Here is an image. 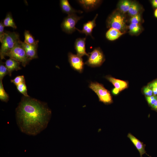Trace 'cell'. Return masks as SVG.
<instances>
[{
    "instance_id": "obj_1",
    "label": "cell",
    "mask_w": 157,
    "mask_h": 157,
    "mask_svg": "<svg viewBox=\"0 0 157 157\" xmlns=\"http://www.w3.org/2000/svg\"><path fill=\"white\" fill-rule=\"evenodd\" d=\"M51 111L47 103L23 96L15 109L16 123L22 132L35 136L47 127Z\"/></svg>"
},
{
    "instance_id": "obj_2",
    "label": "cell",
    "mask_w": 157,
    "mask_h": 157,
    "mask_svg": "<svg viewBox=\"0 0 157 157\" xmlns=\"http://www.w3.org/2000/svg\"><path fill=\"white\" fill-rule=\"evenodd\" d=\"M19 34L15 32H5L4 38L1 42L0 56L1 60L5 59L6 54L10 51L19 40Z\"/></svg>"
},
{
    "instance_id": "obj_3",
    "label": "cell",
    "mask_w": 157,
    "mask_h": 157,
    "mask_svg": "<svg viewBox=\"0 0 157 157\" xmlns=\"http://www.w3.org/2000/svg\"><path fill=\"white\" fill-rule=\"evenodd\" d=\"M89 87L96 94L100 101L105 104H110L112 103V97L110 92L101 84L91 82Z\"/></svg>"
},
{
    "instance_id": "obj_4",
    "label": "cell",
    "mask_w": 157,
    "mask_h": 157,
    "mask_svg": "<svg viewBox=\"0 0 157 157\" xmlns=\"http://www.w3.org/2000/svg\"><path fill=\"white\" fill-rule=\"evenodd\" d=\"M106 24L108 28H115L122 32L125 31L126 28L125 17L117 11L113 12L108 17L106 21Z\"/></svg>"
},
{
    "instance_id": "obj_5",
    "label": "cell",
    "mask_w": 157,
    "mask_h": 157,
    "mask_svg": "<svg viewBox=\"0 0 157 157\" xmlns=\"http://www.w3.org/2000/svg\"><path fill=\"white\" fill-rule=\"evenodd\" d=\"M20 40L16 44L14 47L6 55L21 63L24 67L31 60L26 55L25 50L20 44Z\"/></svg>"
},
{
    "instance_id": "obj_6",
    "label": "cell",
    "mask_w": 157,
    "mask_h": 157,
    "mask_svg": "<svg viewBox=\"0 0 157 157\" xmlns=\"http://www.w3.org/2000/svg\"><path fill=\"white\" fill-rule=\"evenodd\" d=\"M89 56L85 64L92 67H99L104 62L105 58L103 53L99 47L94 49L88 53Z\"/></svg>"
},
{
    "instance_id": "obj_7",
    "label": "cell",
    "mask_w": 157,
    "mask_h": 157,
    "mask_svg": "<svg viewBox=\"0 0 157 157\" xmlns=\"http://www.w3.org/2000/svg\"><path fill=\"white\" fill-rule=\"evenodd\" d=\"M82 18V17L78 16L76 14L68 15L61 24L62 31L68 34L72 33L76 30L75 25Z\"/></svg>"
},
{
    "instance_id": "obj_8",
    "label": "cell",
    "mask_w": 157,
    "mask_h": 157,
    "mask_svg": "<svg viewBox=\"0 0 157 157\" xmlns=\"http://www.w3.org/2000/svg\"><path fill=\"white\" fill-rule=\"evenodd\" d=\"M69 62L72 67L80 73H82L83 70L84 63L82 57L69 52L68 53Z\"/></svg>"
},
{
    "instance_id": "obj_9",
    "label": "cell",
    "mask_w": 157,
    "mask_h": 157,
    "mask_svg": "<svg viewBox=\"0 0 157 157\" xmlns=\"http://www.w3.org/2000/svg\"><path fill=\"white\" fill-rule=\"evenodd\" d=\"M20 44L24 49L28 58L31 60L38 58L37 54L38 42L35 44L30 45L20 41Z\"/></svg>"
},
{
    "instance_id": "obj_10",
    "label": "cell",
    "mask_w": 157,
    "mask_h": 157,
    "mask_svg": "<svg viewBox=\"0 0 157 157\" xmlns=\"http://www.w3.org/2000/svg\"><path fill=\"white\" fill-rule=\"evenodd\" d=\"M86 38H78L75 42L74 46L77 54L82 57L86 56L88 57L89 55L86 51L85 41Z\"/></svg>"
},
{
    "instance_id": "obj_11",
    "label": "cell",
    "mask_w": 157,
    "mask_h": 157,
    "mask_svg": "<svg viewBox=\"0 0 157 157\" xmlns=\"http://www.w3.org/2000/svg\"><path fill=\"white\" fill-rule=\"evenodd\" d=\"M85 11L89 12L97 8L100 4L99 0H79L77 1Z\"/></svg>"
},
{
    "instance_id": "obj_12",
    "label": "cell",
    "mask_w": 157,
    "mask_h": 157,
    "mask_svg": "<svg viewBox=\"0 0 157 157\" xmlns=\"http://www.w3.org/2000/svg\"><path fill=\"white\" fill-rule=\"evenodd\" d=\"M98 15V14H97L92 20L89 21L84 23L82 30H80L77 28L76 30L80 33L85 34L86 36L89 35L93 38L92 35V32L93 29L96 26V19Z\"/></svg>"
},
{
    "instance_id": "obj_13",
    "label": "cell",
    "mask_w": 157,
    "mask_h": 157,
    "mask_svg": "<svg viewBox=\"0 0 157 157\" xmlns=\"http://www.w3.org/2000/svg\"><path fill=\"white\" fill-rule=\"evenodd\" d=\"M60 6L62 11L68 15L76 14V13H83L82 11L76 10L72 7L67 0H60Z\"/></svg>"
},
{
    "instance_id": "obj_14",
    "label": "cell",
    "mask_w": 157,
    "mask_h": 157,
    "mask_svg": "<svg viewBox=\"0 0 157 157\" xmlns=\"http://www.w3.org/2000/svg\"><path fill=\"white\" fill-rule=\"evenodd\" d=\"M20 62L11 58L6 60L5 64L9 73L11 76L12 72L14 70L17 71L21 69L20 66Z\"/></svg>"
},
{
    "instance_id": "obj_15",
    "label": "cell",
    "mask_w": 157,
    "mask_h": 157,
    "mask_svg": "<svg viewBox=\"0 0 157 157\" xmlns=\"http://www.w3.org/2000/svg\"><path fill=\"white\" fill-rule=\"evenodd\" d=\"M127 137L139 151L140 154V157H142V155L146 153V151L145 149V145L143 142L130 133L128 134Z\"/></svg>"
},
{
    "instance_id": "obj_16",
    "label": "cell",
    "mask_w": 157,
    "mask_h": 157,
    "mask_svg": "<svg viewBox=\"0 0 157 157\" xmlns=\"http://www.w3.org/2000/svg\"><path fill=\"white\" fill-rule=\"evenodd\" d=\"M106 78L113 84L115 88L119 92L127 87V83L125 81L117 79L111 76H106Z\"/></svg>"
},
{
    "instance_id": "obj_17",
    "label": "cell",
    "mask_w": 157,
    "mask_h": 157,
    "mask_svg": "<svg viewBox=\"0 0 157 157\" xmlns=\"http://www.w3.org/2000/svg\"><path fill=\"white\" fill-rule=\"evenodd\" d=\"M124 33L118 29L111 28L106 32V37L108 40L113 41L118 38Z\"/></svg>"
},
{
    "instance_id": "obj_18",
    "label": "cell",
    "mask_w": 157,
    "mask_h": 157,
    "mask_svg": "<svg viewBox=\"0 0 157 157\" xmlns=\"http://www.w3.org/2000/svg\"><path fill=\"white\" fill-rule=\"evenodd\" d=\"M132 2L127 0H121L119 1L118 8L119 10L123 13L128 12Z\"/></svg>"
},
{
    "instance_id": "obj_19",
    "label": "cell",
    "mask_w": 157,
    "mask_h": 157,
    "mask_svg": "<svg viewBox=\"0 0 157 157\" xmlns=\"http://www.w3.org/2000/svg\"><path fill=\"white\" fill-rule=\"evenodd\" d=\"M3 23L5 26L10 27L15 29L17 28V26L10 13H8L6 14Z\"/></svg>"
},
{
    "instance_id": "obj_20",
    "label": "cell",
    "mask_w": 157,
    "mask_h": 157,
    "mask_svg": "<svg viewBox=\"0 0 157 157\" xmlns=\"http://www.w3.org/2000/svg\"><path fill=\"white\" fill-rule=\"evenodd\" d=\"M24 42L29 44L32 45L39 42L38 40H36L32 34L28 30H25L24 32Z\"/></svg>"
},
{
    "instance_id": "obj_21",
    "label": "cell",
    "mask_w": 157,
    "mask_h": 157,
    "mask_svg": "<svg viewBox=\"0 0 157 157\" xmlns=\"http://www.w3.org/2000/svg\"><path fill=\"white\" fill-rule=\"evenodd\" d=\"M0 99L2 101L7 102L9 100V96L4 89L2 80H0Z\"/></svg>"
},
{
    "instance_id": "obj_22",
    "label": "cell",
    "mask_w": 157,
    "mask_h": 157,
    "mask_svg": "<svg viewBox=\"0 0 157 157\" xmlns=\"http://www.w3.org/2000/svg\"><path fill=\"white\" fill-rule=\"evenodd\" d=\"M139 10V7L138 4L135 2H132L128 12L132 17L138 14Z\"/></svg>"
},
{
    "instance_id": "obj_23",
    "label": "cell",
    "mask_w": 157,
    "mask_h": 157,
    "mask_svg": "<svg viewBox=\"0 0 157 157\" xmlns=\"http://www.w3.org/2000/svg\"><path fill=\"white\" fill-rule=\"evenodd\" d=\"M129 32L132 34L138 33L141 30V27L139 24L130 23L129 26Z\"/></svg>"
},
{
    "instance_id": "obj_24",
    "label": "cell",
    "mask_w": 157,
    "mask_h": 157,
    "mask_svg": "<svg viewBox=\"0 0 157 157\" xmlns=\"http://www.w3.org/2000/svg\"><path fill=\"white\" fill-rule=\"evenodd\" d=\"M16 86L18 91L25 97L29 96L27 93V90L25 82L21 83Z\"/></svg>"
},
{
    "instance_id": "obj_25",
    "label": "cell",
    "mask_w": 157,
    "mask_h": 157,
    "mask_svg": "<svg viewBox=\"0 0 157 157\" xmlns=\"http://www.w3.org/2000/svg\"><path fill=\"white\" fill-rule=\"evenodd\" d=\"M4 63L0 60V80H2L7 74L9 75L8 72Z\"/></svg>"
},
{
    "instance_id": "obj_26",
    "label": "cell",
    "mask_w": 157,
    "mask_h": 157,
    "mask_svg": "<svg viewBox=\"0 0 157 157\" xmlns=\"http://www.w3.org/2000/svg\"><path fill=\"white\" fill-rule=\"evenodd\" d=\"M10 81L17 86L21 83L25 82V78L23 75L18 76L14 79L11 80Z\"/></svg>"
},
{
    "instance_id": "obj_27",
    "label": "cell",
    "mask_w": 157,
    "mask_h": 157,
    "mask_svg": "<svg viewBox=\"0 0 157 157\" xmlns=\"http://www.w3.org/2000/svg\"><path fill=\"white\" fill-rule=\"evenodd\" d=\"M141 20L140 14L138 13L131 17L130 19L131 23L139 24Z\"/></svg>"
},
{
    "instance_id": "obj_28",
    "label": "cell",
    "mask_w": 157,
    "mask_h": 157,
    "mask_svg": "<svg viewBox=\"0 0 157 157\" xmlns=\"http://www.w3.org/2000/svg\"><path fill=\"white\" fill-rule=\"evenodd\" d=\"M3 23L2 21H1L0 22V41L1 42L4 38L5 32H4V27Z\"/></svg>"
},
{
    "instance_id": "obj_29",
    "label": "cell",
    "mask_w": 157,
    "mask_h": 157,
    "mask_svg": "<svg viewBox=\"0 0 157 157\" xmlns=\"http://www.w3.org/2000/svg\"><path fill=\"white\" fill-rule=\"evenodd\" d=\"M144 94L147 97H150L153 96V94L151 89L148 86L144 87L143 90Z\"/></svg>"
},
{
    "instance_id": "obj_30",
    "label": "cell",
    "mask_w": 157,
    "mask_h": 157,
    "mask_svg": "<svg viewBox=\"0 0 157 157\" xmlns=\"http://www.w3.org/2000/svg\"><path fill=\"white\" fill-rule=\"evenodd\" d=\"M150 88L155 87L157 88V80L150 83L148 85Z\"/></svg>"
},
{
    "instance_id": "obj_31",
    "label": "cell",
    "mask_w": 157,
    "mask_h": 157,
    "mask_svg": "<svg viewBox=\"0 0 157 157\" xmlns=\"http://www.w3.org/2000/svg\"><path fill=\"white\" fill-rule=\"evenodd\" d=\"M157 100V96L155 99L147 101L148 104L152 107Z\"/></svg>"
},
{
    "instance_id": "obj_32",
    "label": "cell",
    "mask_w": 157,
    "mask_h": 157,
    "mask_svg": "<svg viewBox=\"0 0 157 157\" xmlns=\"http://www.w3.org/2000/svg\"><path fill=\"white\" fill-rule=\"evenodd\" d=\"M151 3L154 7L157 8V0H152Z\"/></svg>"
},
{
    "instance_id": "obj_33",
    "label": "cell",
    "mask_w": 157,
    "mask_h": 157,
    "mask_svg": "<svg viewBox=\"0 0 157 157\" xmlns=\"http://www.w3.org/2000/svg\"><path fill=\"white\" fill-rule=\"evenodd\" d=\"M157 96H155V95H153L151 96L150 97H146V99L147 101L151 100H152L154 99H155V98H156L157 97Z\"/></svg>"
},
{
    "instance_id": "obj_34",
    "label": "cell",
    "mask_w": 157,
    "mask_h": 157,
    "mask_svg": "<svg viewBox=\"0 0 157 157\" xmlns=\"http://www.w3.org/2000/svg\"><path fill=\"white\" fill-rule=\"evenodd\" d=\"M151 88L152 90L154 95L156 96L157 95V88L154 87Z\"/></svg>"
},
{
    "instance_id": "obj_35",
    "label": "cell",
    "mask_w": 157,
    "mask_h": 157,
    "mask_svg": "<svg viewBox=\"0 0 157 157\" xmlns=\"http://www.w3.org/2000/svg\"><path fill=\"white\" fill-rule=\"evenodd\" d=\"M119 92V91L115 88L113 89L112 90V93L115 95L117 94Z\"/></svg>"
},
{
    "instance_id": "obj_36",
    "label": "cell",
    "mask_w": 157,
    "mask_h": 157,
    "mask_svg": "<svg viewBox=\"0 0 157 157\" xmlns=\"http://www.w3.org/2000/svg\"><path fill=\"white\" fill-rule=\"evenodd\" d=\"M152 107L154 109L157 110V100L155 104L152 106Z\"/></svg>"
},
{
    "instance_id": "obj_37",
    "label": "cell",
    "mask_w": 157,
    "mask_h": 157,
    "mask_svg": "<svg viewBox=\"0 0 157 157\" xmlns=\"http://www.w3.org/2000/svg\"><path fill=\"white\" fill-rule=\"evenodd\" d=\"M154 15L157 18V8L155 10Z\"/></svg>"
},
{
    "instance_id": "obj_38",
    "label": "cell",
    "mask_w": 157,
    "mask_h": 157,
    "mask_svg": "<svg viewBox=\"0 0 157 157\" xmlns=\"http://www.w3.org/2000/svg\"></svg>"
}]
</instances>
